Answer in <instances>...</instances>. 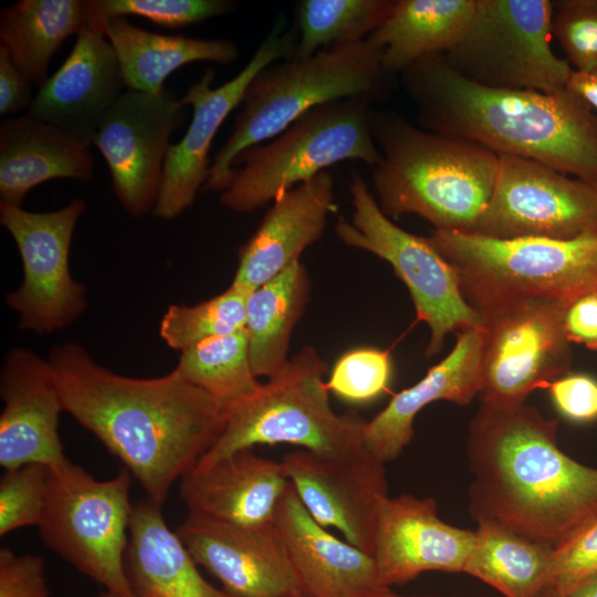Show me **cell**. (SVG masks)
<instances>
[{
    "label": "cell",
    "mask_w": 597,
    "mask_h": 597,
    "mask_svg": "<svg viewBox=\"0 0 597 597\" xmlns=\"http://www.w3.org/2000/svg\"><path fill=\"white\" fill-rule=\"evenodd\" d=\"M542 597H597V579L582 584L559 595H544Z\"/></svg>",
    "instance_id": "46"
},
{
    "label": "cell",
    "mask_w": 597,
    "mask_h": 597,
    "mask_svg": "<svg viewBox=\"0 0 597 597\" xmlns=\"http://www.w3.org/2000/svg\"><path fill=\"white\" fill-rule=\"evenodd\" d=\"M399 74L422 129L597 184V115L568 88L545 93L483 86L457 73L441 53Z\"/></svg>",
    "instance_id": "3"
},
{
    "label": "cell",
    "mask_w": 597,
    "mask_h": 597,
    "mask_svg": "<svg viewBox=\"0 0 597 597\" xmlns=\"http://www.w3.org/2000/svg\"><path fill=\"white\" fill-rule=\"evenodd\" d=\"M565 311L558 303L528 301L481 317L482 405L522 406L532 391L570 373Z\"/></svg>",
    "instance_id": "12"
},
{
    "label": "cell",
    "mask_w": 597,
    "mask_h": 597,
    "mask_svg": "<svg viewBox=\"0 0 597 597\" xmlns=\"http://www.w3.org/2000/svg\"><path fill=\"white\" fill-rule=\"evenodd\" d=\"M48 360L64 411L161 505L171 485L195 468L226 425V411L176 369L155 378L118 375L75 342L53 347Z\"/></svg>",
    "instance_id": "1"
},
{
    "label": "cell",
    "mask_w": 597,
    "mask_h": 597,
    "mask_svg": "<svg viewBox=\"0 0 597 597\" xmlns=\"http://www.w3.org/2000/svg\"><path fill=\"white\" fill-rule=\"evenodd\" d=\"M125 469L100 481L70 460L50 469L46 507L38 526L43 542L78 572L125 597H136L126 572L134 504Z\"/></svg>",
    "instance_id": "9"
},
{
    "label": "cell",
    "mask_w": 597,
    "mask_h": 597,
    "mask_svg": "<svg viewBox=\"0 0 597 597\" xmlns=\"http://www.w3.org/2000/svg\"><path fill=\"white\" fill-rule=\"evenodd\" d=\"M553 546L525 538L496 523L481 521L463 573L505 597H542Z\"/></svg>",
    "instance_id": "32"
},
{
    "label": "cell",
    "mask_w": 597,
    "mask_h": 597,
    "mask_svg": "<svg viewBox=\"0 0 597 597\" xmlns=\"http://www.w3.org/2000/svg\"><path fill=\"white\" fill-rule=\"evenodd\" d=\"M552 35L574 71L597 70V0L553 1Z\"/></svg>",
    "instance_id": "40"
},
{
    "label": "cell",
    "mask_w": 597,
    "mask_h": 597,
    "mask_svg": "<svg viewBox=\"0 0 597 597\" xmlns=\"http://www.w3.org/2000/svg\"><path fill=\"white\" fill-rule=\"evenodd\" d=\"M91 15V0H20L1 9L0 45L40 88L54 54Z\"/></svg>",
    "instance_id": "30"
},
{
    "label": "cell",
    "mask_w": 597,
    "mask_h": 597,
    "mask_svg": "<svg viewBox=\"0 0 597 597\" xmlns=\"http://www.w3.org/2000/svg\"><path fill=\"white\" fill-rule=\"evenodd\" d=\"M95 597H125V596H122L113 591L104 590L101 594L96 595Z\"/></svg>",
    "instance_id": "48"
},
{
    "label": "cell",
    "mask_w": 597,
    "mask_h": 597,
    "mask_svg": "<svg viewBox=\"0 0 597 597\" xmlns=\"http://www.w3.org/2000/svg\"><path fill=\"white\" fill-rule=\"evenodd\" d=\"M348 189L352 220L339 219L335 232L344 244L387 261L409 290L418 320L430 329L428 357L437 355L449 333L481 327L482 318L464 301L455 274L429 243L396 226L380 209L365 179L357 172Z\"/></svg>",
    "instance_id": "11"
},
{
    "label": "cell",
    "mask_w": 597,
    "mask_h": 597,
    "mask_svg": "<svg viewBox=\"0 0 597 597\" xmlns=\"http://www.w3.org/2000/svg\"><path fill=\"white\" fill-rule=\"evenodd\" d=\"M274 524L285 542L306 597H370L384 587L373 555L343 542L320 525L293 484L282 498Z\"/></svg>",
    "instance_id": "24"
},
{
    "label": "cell",
    "mask_w": 597,
    "mask_h": 597,
    "mask_svg": "<svg viewBox=\"0 0 597 597\" xmlns=\"http://www.w3.org/2000/svg\"><path fill=\"white\" fill-rule=\"evenodd\" d=\"M0 395V465L55 469L66 463L59 434L64 408L50 362L27 348L11 349L1 370Z\"/></svg>",
    "instance_id": "20"
},
{
    "label": "cell",
    "mask_w": 597,
    "mask_h": 597,
    "mask_svg": "<svg viewBox=\"0 0 597 597\" xmlns=\"http://www.w3.org/2000/svg\"><path fill=\"white\" fill-rule=\"evenodd\" d=\"M394 76L384 66L381 49L366 39L268 65L248 85L201 191H223L239 153L275 137L310 109L342 98L375 104L390 92Z\"/></svg>",
    "instance_id": "5"
},
{
    "label": "cell",
    "mask_w": 597,
    "mask_h": 597,
    "mask_svg": "<svg viewBox=\"0 0 597 597\" xmlns=\"http://www.w3.org/2000/svg\"><path fill=\"white\" fill-rule=\"evenodd\" d=\"M552 14L549 0H476L463 36L441 54L483 86L559 92L573 69L552 51Z\"/></svg>",
    "instance_id": "10"
},
{
    "label": "cell",
    "mask_w": 597,
    "mask_h": 597,
    "mask_svg": "<svg viewBox=\"0 0 597 597\" xmlns=\"http://www.w3.org/2000/svg\"><path fill=\"white\" fill-rule=\"evenodd\" d=\"M391 378L389 352L357 348L344 354L327 381L328 390L350 404H366L388 390Z\"/></svg>",
    "instance_id": "38"
},
{
    "label": "cell",
    "mask_w": 597,
    "mask_h": 597,
    "mask_svg": "<svg viewBox=\"0 0 597 597\" xmlns=\"http://www.w3.org/2000/svg\"><path fill=\"white\" fill-rule=\"evenodd\" d=\"M597 231V184L524 157L499 155L490 200L469 233L575 239Z\"/></svg>",
    "instance_id": "14"
},
{
    "label": "cell",
    "mask_w": 597,
    "mask_h": 597,
    "mask_svg": "<svg viewBox=\"0 0 597 597\" xmlns=\"http://www.w3.org/2000/svg\"><path fill=\"white\" fill-rule=\"evenodd\" d=\"M481 331L457 333L452 350L413 386L401 390L364 427L366 449L384 463L397 459L413 438L417 413L431 402L469 405L482 388Z\"/></svg>",
    "instance_id": "25"
},
{
    "label": "cell",
    "mask_w": 597,
    "mask_h": 597,
    "mask_svg": "<svg viewBox=\"0 0 597 597\" xmlns=\"http://www.w3.org/2000/svg\"><path fill=\"white\" fill-rule=\"evenodd\" d=\"M105 17L136 15L154 24L178 29L232 13V0H94Z\"/></svg>",
    "instance_id": "39"
},
{
    "label": "cell",
    "mask_w": 597,
    "mask_h": 597,
    "mask_svg": "<svg viewBox=\"0 0 597 597\" xmlns=\"http://www.w3.org/2000/svg\"><path fill=\"white\" fill-rule=\"evenodd\" d=\"M161 506L147 496L133 506L125 562L135 596L230 597L201 576Z\"/></svg>",
    "instance_id": "27"
},
{
    "label": "cell",
    "mask_w": 597,
    "mask_h": 597,
    "mask_svg": "<svg viewBox=\"0 0 597 597\" xmlns=\"http://www.w3.org/2000/svg\"><path fill=\"white\" fill-rule=\"evenodd\" d=\"M374 104L342 98L318 105L275 137L251 146L232 161V178L220 192L226 208L255 211L326 168L345 160L377 166Z\"/></svg>",
    "instance_id": "7"
},
{
    "label": "cell",
    "mask_w": 597,
    "mask_h": 597,
    "mask_svg": "<svg viewBox=\"0 0 597 597\" xmlns=\"http://www.w3.org/2000/svg\"><path fill=\"white\" fill-rule=\"evenodd\" d=\"M85 208L80 198L50 212L0 205V223L14 240L23 268L21 286L6 295L20 328L51 334L85 311V287L73 280L69 264L72 237Z\"/></svg>",
    "instance_id": "13"
},
{
    "label": "cell",
    "mask_w": 597,
    "mask_h": 597,
    "mask_svg": "<svg viewBox=\"0 0 597 597\" xmlns=\"http://www.w3.org/2000/svg\"><path fill=\"white\" fill-rule=\"evenodd\" d=\"M326 369L318 353L304 347L254 396L226 412L223 430L196 465L211 464L256 444L287 443L320 454L366 449V421L332 409L323 378Z\"/></svg>",
    "instance_id": "8"
},
{
    "label": "cell",
    "mask_w": 597,
    "mask_h": 597,
    "mask_svg": "<svg viewBox=\"0 0 597 597\" xmlns=\"http://www.w3.org/2000/svg\"><path fill=\"white\" fill-rule=\"evenodd\" d=\"M565 328L572 343L597 350V294L583 296L566 308Z\"/></svg>",
    "instance_id": "44"
},
{
    "label": "cell",
    "mask_w": 597,
    "mask_h": 597,
    "mask_svg": "<svg viewBox=\"0 0 597 597\" xmlns=\"http://www.w3.org/2000/svg\"><path fill=\"white\" fill-rule=\"evenodd\" d=\"M92 15L61 67L39 88L27 114L62 127L92 146L95 132L123 93L124 81L105 15L91 0Z\"/></svg>",
    "instance_id": "19"
},
{
    "label": "cell",
    "mask_w": 597,
    "mask_h": 597,
    "mask_svg": "<svg viewBox=\"0 0 597 597\" xmlns=\"http://www.w3.org/2000/svg\"><path fill=\"white\" fill-rule=\"evenodd\" d=\"M473 544L474 531L443 522L432 498H387L373 552L379 583L389 588L423 572L463 573Z\"/></svg>",
    "instance_id": "21"
},
{
    "label": "cell",
    "mask_w": 597,
    "mask_h": 597,
    "mask_svg": "<svg viewBox=\"0 0 597 597\" xmlns=\"http://www.w3.org/2000/svg\"><path fill=\"white\" fill-rule=\"evenodd\" d=\"M597 579V513L572 528L554 546L544 595H559Z\"/></svg>",
    "instance_id": "37"
},
{
    "label": "cell",
    "mask_w": 597,
    "mask_h": 597,
    "mask_svg": "<svg viewBox=\"0 0 597 597\" xmlns=\"http://www.w3.org/2000/svg\"><path fill=\"white\" fill-rule=\"evenodd\" d=\"M43 559L0 548V597H50Z\"/></svg>",
    "instance_id": "41"
},
{
    "label": "cell",
    "mask_w": 597,
    "mask_h": 597,
    "mask_svg": "<svg viewBox=\"0 0 597 597\" xmlns=\"http://www.w3.org/2000/svg\"><path fill=\"white\" fill-rule=\"evenodd\" d=\"M185 105L169 90L123 91L102 118L92 145L106 161L123 209L140 218L154 210L170 136Z\"/></svg>",
    "instance_id": "16"
},
{
    "label": "cell",
    "mask_w": 597,
    "mask_h": 597,
    "mask_svg": "<svg viewBox=\"0 0 597 597\" xmlns=\"http://www.w3.org/2000/svg\"><path fill=\"white\" fill-rule=\"evenodd\" d=\"M91 145L73 133L28 114L0 123V205L21 207L38 185L67 178L88 181Z\"/></svg>",
    "instance_id": "26"
},
{
    "label": "cell",
    "mask_w": 597,
    "mask_h": 597,
    "mask_svg": "<svg viewBox=\"0 0 597 597\" xmlns=\"http://www.w3.org/2000/svg\"><path fill=\"white\" fill-rule=\"evenodd\" d=\"M554 406L573 422L597 420V379L587 374H567L548 387Z\"/></svg>",
    "instance_id": "42"
},
{
    "label": "cell",
    "mask_w": 597,
    "mask_h": 597,
    "mask_svg": "<svg viewBox=\"0 0 597 597\" xmlns=\"http://www.w3.org/2000/svg\"><path fill=\"white\" fill-rule=\"evenodd\" d=\"M394 4V0L298 1L294 54L308 56L335 44L365 40L384 23Z\"/></svg>",
    "instance_id": "34"
},
{
    "label": "cell",
    "mask_w": 597,
    "mask_h": 597,
    "mask_svg": "<svg viewBox=\"0 0 597 597\" xmlns=\"http://www.w3.org/2000/svg\"><path fill=\"white\" fill-rule=\"evenodd\" d=\"M336 209L334 178L326 170L277 197L240 248L231 284L251 293L282 273L321 238Z\"/></svg>",
    "instance_id": "22"
},
{
    "label": "cell",
    "mask_w": 597,
    "mask_h": 597,
    "mask_svg": "<svg viewBox=\"0 0 597 597\" xmlns=\"http://www.w3.org/2000/svg\"><path fill=\"white\" fill-rule=\"evenodd\" d=\"M50 468L40 463L4 470L0 479V536L39 526L46 507Z\"/></svg>",
    "instance_id": "36"
},
{
    "label": "cell",
    "mask_w": 597,
    "mask_h": 597,
    "mask_svg": "<svg viewBox=\"0 0 597 597\" xmlns=\"http://www.w3.org/2000/svg\"><path fill=\"white\" fill-rule=\"evenodd\" d=\"M475 6L476 0H397L366 40L381 49L385 69L396 75L420 59L454 48Z\"/></svg>",
    "instance_id": "29"
},
{
    "label": "cell",
    "mask_w": 597,
    "mask_h": 597,
    "mask_svg": "<svg viewBox=\"0 0 597 597\" xmlns=\"http://www.w3.org/2000/svg\"><path fill=\"white\" fill-rule=\"evenodd\" d=\"M296 45V28L280 14L234 77L212 88L214 72L208 69L188 88L181 102L192 107V119L184 137L168 149L160 193L153 210L156 218L175 219L193 203L208 178L209 150L220 126L241 104L252 78L268 65L292 56Z\"/></svg>",
    "instance_id": "15"
},
{
    "label": "cell",
    "mask_w": 597,
    "mask_h": 597,
    "mask_svg": "<svg viewBox=\"0 0 597 597\" xmlns=\"http://www.w3.org/2000/svg\"><path fill=\"white\" fill-rule=\"evenodd\" d=\"M285 597H306L304 595H294V596H285Z\"/></svg>",
    "instance_id": "49"
},
{
    "label": "cell",
    "mask_w": 597,
    "mask_h": 597,
    "mask_svg": "<svg viewBox=\"0 0 597 597\" xmlns=\"http://www.w3.org/2000/svg\"><path fill=\"white\" fill-rule=\"evenodd\" d=\"M558 421L525 404L481 405L468 426L473 475L469 511L525 538L554 546L597 513V469L558 446Z\"/></svg>",
    "instance_id": "2"
},
{
    "label": "cell",
    "mask_w": 597,
    "mask_h": 597,
    "mask_svg": "<svg viewBox=\"0 0 597 597\" xmlns=\"http://www.w3.org/2000/svg\"><path fill=\"white\" fill-rule=\"evenodd\" d=\"M427 239L452 268L464 301L480 317L528 301L567 308L597 294V231L557 240L433 230Z\"/></svg>",
    "instance_id": "6"
},
{
    "label": "cell",
    "mask_w": 597,
    "mask_h": 597,
    "mask_svg": "<svg viewBox=\"0 0 597 597\" xmlns=\"http://www.w3.org/2000/svg\"><path fill=\"white\" fill-rule=\"evenodd\" d=\"M290 480L282 462L240 450L180 480L189 513L243 526L274 523Z\"/></svg>",
    "instance_id": "23"
},
{
    "label": "cell",
    "mask_w": 597,
    "mask_h": 597,
    "mask_svg": "<svg viewBox=\"0 0 597 597\" xmlns=\"http://www.w3.org/2000/svg\"><path fill=\"white\" fill-rule=\"evenodd\" d=\"M310 289L307 271L297 260L249 294L244 331L256 377L271 379L287 365L291 335L306 307Z\"/></svg>",
    "instance_id": "31"
},
{
    "label": "cell",
    "mask_w": 597,
    "mask_h": 597,
    "mask_svg": "<svg viewBox=\"0 0 597 597\" xmlns=\"http://www.w3.org/2000/svg\"><path fill=\"white\" fill-rule=\"evenodd\" d=\"M175 369L226 412L250 399L262 386L251 367L244 329L208 338L181 352Z\"/></svg>",
    "instance_id": "33"
},
{
    "label": "cell",
    "mask_w": 597,
    "mask_h": 597,
    "mask_svg": "<svg viewBox=\"0 0 597 597\" xmlns=\"http://www.w3.org/2000/svg\"><path fill=\"white\" fill-rule=\"evenodd\" d=\"M34 84L0 45V115L7 116L29 108Z\"/></svg>",
    "instance_id": "43"
},
{
    "label": "cell",
    "mask_w": 597,
    "mask_h": 597,
    "mask_svg": "<svg viewBox=\"0 0 597 597\" xmlns=\"http://www.w3.org/2000/svg\"><path fill=\"white\" fill-rule=\"evenodd\" d=\"M104 28L127 90L160 93L166 78L186 64L207 61L228 65L240 55L232 41L150 32L125 17H106Z\"/></svg>",
    "instance_id": "28"
},
{
    "label": "cell",
    "mask_w": 597,
    "mask_h": 597,
    "mask_svg": "<svg viewBox=\"0 0 597 597\" xmlns=\"http://www.w3.org/2000/svg\"><path fill=\"white\" fill-rule=\"evenodd\" d=\"M281 462L310 515L373 555L379 511L389 498L385 463L367 449L337 454L298 449Z\"/></svg>",
    "instance_id": "17"
},
{
    "label": "cell",
    "mask_w": 597,
    "mask_h": 597,
    "mask_svg": "<svg viewBox=\"0 0 597 597\" xmlns=\"http://www.w3.org/2000/svg\"><path fill=\"white\" fill-rule=\"evenodd\" d=\"M566 88L577 94L593 111H597V70L589 72L573 70Z\"/></svg>",
    "instance_id": "45"
},
{
    "label": "cell",
    "mask_w": 597,
    "mask_h": 597,
    "mask_svg": "<svg viewBox=\"0 0 597 597\" xmlns=\"http://www.w3.org/2000/svg\"><path fill=\"white\" fill-rule=\"evenodd\" d=\"M374 137L381 160L374 167L373 186L388 218L415 213L434 230H473L492 195L499 155L417 128L391 112L375 113Z\"/></svg>",
    "instance_id": "4"
},
{
    "label": "cell",
    "mask_w": 597,
    "mask_h": 597,
    "mask_svg": "<svg viewBox=\"0 0 597 597\" xmlns=\"http://www.w3.org/2000/svg\"><path fill=\"white\" fill-rule=\"evenodd\" d=\"M249 294L230 284L196 305H170L160 321L159 335L170 348L184 352L208 338L244 329Z\"/></svg>",
    "instance_id": "35"
},
{
    "label": "cell",
    "mask_w": 597,
    "mask_h": 597,
    "mask_svg": "<svg viewBox=\"0 0 597 597\" xmlns=\"http://www.w3.org/2000/svg\"><path fill=\"white\" fill-rule=\"evenodd\" d=\"M370 597H434V596H401L392 593L389 588H384Z\"/></svg>",
    "instance_id": "47"
},
{
    "label": "cell",
    "mask_w": 597,
    "mask_h": 597,
    "mask_svg": "<svg viewBox=\"0 0 597 597\" xmlns=\"http://www.w3.org/2000/svg\"><path fill=\"white\" fill-rule=\"evenodd\" d=\"M176 533L196 563L216 577L230 597L303 595L274 523L243 526L188 513Z\"/></svg>",
    "instance_id": "18"
}]
</instances>
